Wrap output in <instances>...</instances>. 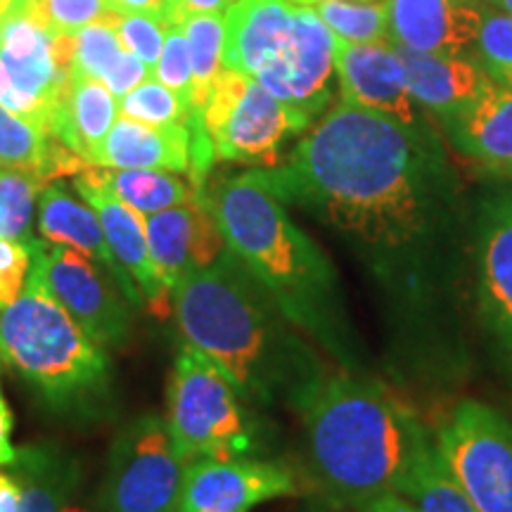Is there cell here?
Wrapping results in <instances>:
<instances>
[{
    "label": "cell",
    "mask_w": 512,
    "mask_h": 512,
    "mask_svg": "<svg viewBox=\"0 0 512 512\" xmlns=\"http://www.w3.org/2000/svg\"><path fill=\"white\" fill-rule=\"evenodd\" d=\"M202 112L216 159L235 164L275 166L287 140L313 124L252 76L230 69H221Z\"/></svg>",
    "instance_id": "obj_7"
},
{
    "label": "cell",
    "mask_w": 512,
    "mask_h": 512,
    "mask_svg": "<svg viewBox=\"0 0 512 512\" xmlns=\"http://www.w3.org/2000/svg\"><path fill=\"white\" fill-rule=\"evenodd\" d=\"M358 512H418V508H415L406 496L387 494V496H380L373 503H368L366 508H361Z\"/></svg>",
    "instance_id": "obj_44"
},
{
    "label": "cell",
    "mask_w": 512,
    "mask_h": 512,
    "mask_svg": "<svg viewBox=\"0 0 512 512\" xmlns=\"http://www.w3.org/2000/svg\"><path fill=\"white\" fill-rule=\"evenodd\" d=\"M233 0H178V19L190 15H202V12H226Z\"/></svg>",
    "instance_id": "obj_43"
},
{
    "label": "cell",
    "mask_w": 512,
    "mask_h": 512,
    "mask_svg": "<svg viewBox=\"0 0 512 512\" xmlns=\"http://www.w3.org/2000/svg\"><path fill=\"white\" fill-rule=\"evenodd\" d=\"M190 50L192 93L190 110H204L211 86L223 69V43H226V12L190 15L181 24ZM204 114V112H202Z\"/></svg>",
    "instance_id": "obj_28"
},
{
    "label": "cell",
    "mask_w": 512,
    "mask_h": 512,
    "mask_svg": "<svg viewBox=\"0 0 512 512\" xmlns=\"http://www.w3.org/2000/svg\"><path fill=\"white\" fill-rule=\"evenodd\" d=\"M46 181L31 171L0 169V240L31 242L36 197Z\"/></svg>",
    "instance_id": "obj_31"
},
{
    "label": "cell",
    "mask_w": 512,
    "mask_h": 512,
    "mask_svg": "<svg viewBox=\"0 0 512 512\" xmlns=\"http://www.w3.org/2000/svg\"><path fill=\"white\" fill-rule=\"evenodd\" d=\"M311 512H344V510H337V508H330V505H325V503H316V505H313V508H311Z\"/></svg>",
    "instance_id": "obj_49"
},
{
    "label": "cell",
    "mask_w": 512,
    "mask_h": 512,
    "mask_svg": "<svg viewBox=\"0 0 512 512\" xmlns=\"http://www.w3.org/2000/svg\"><path fill=\"white\" fill-rule=\"evenodd\" d=\"M31 242L0 240V311L10 306L27 285L31 268Z\"/></svg>",
    "instance_id": "obj_38"
},
{
    "label": "cell",
    "mask_w": 512,
    "mask_h": 512,
    "mask_svg": "<svg viewBox=\"0 0 512 512\" xmlns=\"http://www.w3.org/2000/svg\"><path fill=\"white\" fill-rule=\"evenodd\" d=\"M290 0H235L226 10L223 69L254 76L285 46L292 29Z\"/></svg>",
    "instance_id": "obj_20"
},
{
    "label": "cell",
    "mask_w": 512,
    "mask_h": 512,
    "mask_svg": "<svg viewBox=\"0 0 512 512\" xmlns=\"http://www.w3.org/2000/svg\"><path fill=\"white\" fill-rule=\"evenodd\" d=\"M290 465L264 458H202L185 470L181 512H252L275 498L302 494Z\"/></svg>",
    "instance_id": "obj_12"
},
{
    "label": "cell",
    "mask_w": 512,
    "mask_h": 512,
    "mask_svg": "<svg viewBox=\"0 0 512 512\" xmlns=\"http://www.w3.org/2000/svg\"><path fill=\"white\" fill-rule=\"evenodd\" d=\"M150 76H152V69L147 67V64L140 60V57L124 50V53L119 55V60L112 64V69L107 72V76L102 79V83L110 88L112 95H117V98H124L126 93H131L133 88L140 86V83H143L145 79H150Z\"/></svg>",
    "instance_id": "obj_39"
},
{
    "label": "cell",
    "mask_w": 512,
    "mask_h": 512,
    "mask_svg": "<svg viewBox=\"0 0 512 512\" xmlns=\"http://www.w3.org/2000/svg\"><path fill=\"white\" fill-rule=\"evenodd\" d=\"M226 247L285 311V316L349 373H370L368 354L349 318L339 275L275 195L264 169L204 190Z\"/></svg>",
    "instance_id": "obj_3"
},
{
    "label": "cell",
    "mask_w": 512,
    "mask_h": 512,
    "mask_svg": "<svg viewBox=\"0 0 512 512\" xmlns=\"http://www.w3.org/2000/svg\"><path fill=\"white\" fill-rule=\"evenodd\" d=\"M98 181L119 197L121 202L131 209L140 211L143 216L159 214V211L181 207L202 195L204 190H197L192 181H183L178 174L171 171H155V169H105L98 171Z\"/></svg>",
    "instance_id": "obj_27"
},
{
    "label": "cell",
    "mask_w": 512,
    "mask_h": 512,
    "mask_svg": "<svg viewBox=\"0 0 512 512\" xmlns=\"http://www.w3.org/2000/svg\"><path fill=\"white\" fill-rule=\"evenodd\" d=\"M29 273L102 349L126 342L133 306L98 259L74 247L34 240Z\"/></svg>",
    "instance_id": "obj_10"
},
{
    "label": "cell",
    "mask_w": 512,
    "mask_h": 512,
    "mask_svg": "<svg viewBox=\"0 0 512 512\" xmlns=\"http://www.w3.org/2000/svg\"><path fill=\"white\" fill-rule=\"evenodd\" d=\"M335 76L347 105L408 126L425 121L408 91L406 69L392 43H347L335 38Z\"/></svg>",
    "instance_id": "obj_14"
},
{
    "label": "cell",
    "mask_w": 512,
    "mask_h": 512,
    "mask_svg": "<svg viewBox=\"0 0 512 512\" xmlns=\"http://www.w3.org/2000/svg\"><path fill=\"white\" fill-rule=\"evenodd\" d=\"M152 76H155L159 83H164L166 88L176 91L190 105V93H192L190 50H188V41H185L183 29L178 27V24L176 27L166 29L162 55H159L155 74Z\"/></svg>",
    "instance_id": "obj_37"
},
{
    "label": "cell",
    "mask_w": 512,
    "mask_h": 512,
    "mask_svg": "<svg viewBox=\"0 0 512 512\" xmlns=\"http://www.w3.org/2000/svg\"><path fill=\"white\" fill-rule=\"evenodd\" d=\"M12 3H15V0H0V24H3V19L8 17Z\"/></svg>",
    "instance_id": "obj_47"
},
{
    "label": "cell",
    "mask_w": 512,
    "mask_h": 512,
    "mask_svg": "<svg viewBox=\"0 0 512 512\" xmlns=\"http://www.w3.org/2000/svg\"><path fill=\"white\" fill-rule=\"evenodd\" d=\"M114 5H117L121 15H128V12H145V15H155L164 22L166 0H114Z\"/></svg>",
    "instance_id": "obj_45"
},
{
    "label": "cell",
    "mask_w": 512,
    "mask_h": 512,
    "mask_svg": "<svg viewBox=\"0 0 512 512\" xmlns=\"http://www.w3.org/2000/svg\"><path fill=\"white\" fill-rule=\"evenodd\" d=\"M475 48L477 64L491 83L512 91V15L484 12Z\"/></svg>",
    "instance_id": "obj_34"
},
{
    "label": "cell",
    "mask_w": 512,
    "mask_h": 512,
    "mask_svg": "<svg viewBox=\"0 0 512 512\" xmlns=\"http://www.w3.org/2000/svg\"><path fill=\"white\" fill-rule=\"evenodd\" d=\"M0 169L31 171L43 181L91 169L53 133L0 105Z\"/></svg>",
    "instance_id": "obj_25"
},
{
    "label": "cell",
    "mask_w": 512,
    "mask_h": 512,
    "mask_svg": "<svg viewBox=\"0 0 512 512\" xmlns=\"http://www.w3.org/2000/svg\"><path fill=\"white\" fill-rule=\"evenodd\" d=\"M302 477L320 503L358 512L401 494L425 425L370 373H328L297 411Z\"/></svg>",
    "instance_id": "obj_4"
},
{
    "label": "cell",
    "mask_w": 512,
    "mask_h": 512,
    "mask_svg": "<svg viewBox=\"0 0 512 512\" xmlns=\"http://www.w3.org/2000/svg\"><path fill=\"white\" fill-rule=\"evenodd\" d=\"M185 470L166 420L140 415L114 439L98 491L112 512H181Z\"/></svg>",
    "instance_id": "obj_9"
},
{
    "label": "cell",
    "mask_w": 512,
    "mask_h": 512,
    "mask_svg": "<svg viewBox=\"0 0 512 512\" xmlns=\"http://www.w3.org/2000/svg\"><path fill=\"white\" fill-rule=\"evenodd\" d=\"M401 496H406L418 512H477L441 463L434 437L420 446Z\"/></svg>",
    "instance_id": "obj_29"
},
{
    "label": "cell",
    "mask_w": 512,
    "mask_h": 512,
    "mask_svg": "<svg viewBox=\"0 0 512 512\" xmlns=\"http://www.w3.org/2000/svg\"><path fill=\"white\" fill-rule=\"evenodd\" d=\"M93 166L98 169H155L190 176L188 124L150 126L119 114L95 152Z\"/></svg>",
    "instance_id": "obj_23"
},
{
    "label": "cell",
    "mask_w": 512,
    "mask_h": 512,
    "mask_svg": "<svg viewBox=\"0 0 512 512\" xmlns=\"http://www.w3.org/2000/svg\"><path fill=\"white\" fill-rule=\"evenodd\" d=\"M510 192H512V190H510Z\"/></svg>",
    "instance_id": "obj_53"
},
{
    "label": "cell",
    "mask_w": 512,
    "mask_h": 512,
    "mask_svg": "<svg viewBox=\"0 0 512 512\" xmlns=\"http://www.w3.org/2000/svg\"><path fill=\"white\" fill-rule=\"evenodd\" d=\"M0 361L34 389L50 411L95 418L112 403L107 349L83 332L36 275L0 311Z\"/></svg>",
    "instance_id": "obj_5"
},
{
    "label": "cell",
    "mask_w": 512,
    "mask_h": 512,
    "mask_svg": "<svg viewBox=\"0 0 512 512\" xmlns=\"http://www.w3.org/2000/svg\"><path fill=\"white\" fill-rule=\"evenodd\" d=\"M62 512H112L102 501L100 491H88L86 482L79 484V489L69 496V501L64 503Z\"/></svg>",
    "instance_id": "obj_42"
},
{
    "label": "cell",
    "mask_w": 512,
    "mask_h": 512,
    "mask_svg": "<svg viewBox=\"0 0 512 512\" xmlns=\"http://www.w3.org/2000/svg\"><path fill=\"white\" fill-rule=\"evenodd\" d=\"M190 105L181 95L164 83H159L155 76L145 79L140 86L119 98V114L121 117L136 119L140 124L150 126H174L185 124L188 119Z\"/></svg>",
    "instance_id": "obj_33"
},
{
    "label": "cell",
    "mask_w": 512,
    "mask_h": 512,
    "mask_svg": "<svg viewBox=\"0 0 512 512\" xmlns=\"http://www.w3.org/2000/svg\"><path fill=\"white\" fill-rule=\"evenodd\" d=\"M38 230H41L43 240L74 247L98 259L117 278L121 292L126 294L133 309L145 304L138 285L121 271L117 259L110 252L98 214L88 204H81L74 195H69V190L62 183H48L38 195Z\"/></svg>",
    "instance_id": "obj_21"
},
{
    "label": "cell",
    "mask_w": 512,
    "mask_h": 512,
    "mask_svg": "<svg viewBox=\"0 0 512 512\" xmlns=\"http://www.w3.org/2000/svg\"><path fill=\"white\" fill-rule=\"evenodd\" d=\"M0 512H24V486L12 470H0Z\"/></svg>",
    "instance_id": "obj_41"
},
{
    "label": "cell",
    "mask_w": 512,
    "mask_h": 512,
    "mask_svg": "<svg viewBox=\"0 0 512 512\" xmlns=\"http://www.w3.org/2000/svg\"><path fill=\"white\" fill-rule=\"evenodd\" d=\"M185 344L202 351L256 408L297 413L330 373L323 356L226 247L171 292Z\"/></svg>",
    "instance_id": "obj_2"
},
{
    "label": "cell",
    "mask_w": 512,
    "mask_h": 512,
    "mask_svg": "<svg viewBox=\"0 0 512 512\" xmlns=\"http://www.w3.org/2000/svg\"><path fill=\"white\" fill-rule=\"evenodd\" d=\"M10 470L24 486V512H62L86 479L79 460L55 446L17 448Z\"/></svg>",
    "instance_id": "obj_26"
},
{
    "label": "cell",
    "mask_w": 512,
    "mask_h": 512,
    "mask_svg": "<svg viewBox=\"0 0 512 512\" xmlns=\"http://www.w3.org/2000/svg\"><path fill=\"white\" fill-rule=\"evenodd\" d=\"M292 5H297V8H316L320 0H290Z\"/></svg>",
    "instance_id": "obj_48"
},
{
    "label": "cell",
    "mask_w": 512,
    "mask_h": 512,
    "mask_svg": "<svg viewBox=\"0 0 512 512\" xmlns=\"http://www.w3.org/2000/svg\"><path fill=\"white\" fill-rule=\"evenodd\" d=\"M74 188L81 195V200L91 207L105 230L107 245L117 259L128 278L138 285L143 294L145 304L150 306L152 313L166 316L169 313L171 287L164 283L159 275L155 261H152L150 242L145 233V216L140 211L131 209L119 197H114L95 176V166L81 171L74 178Z\"/></svg>",
    "instance_id": "obj_15"
},
{
    "label": "cell",
    "mask_w": 512,
    "mask_h": 512,
    "mask_svg": "<svg viewBox=\"0 0 512 512\" xmlns=\"http://www.w3.org/2000/svg\"><path fill=\"white\" fill-rule=\"evenodd\" d=\"M494 3H496V0H494Z\"/></svg>",
    "instance_id": "obj_52"
},
{
    "label": "cell",
    "mask_w": 512,
    "mask_h": 512,
    "mask_svg": "<svg viewBox=\"0 0 512 512\" xmlns=\"http://www.w3.org/2000/svg\"><path fill=\"white\" fill-rule=\"evenodd\" d=\"M0 69L19 93L43 102L55 117L69 74L57 67L53 34L19 3L0 24Z\"/></svg>",
    "instance_id": "obj_18"
},
{
    "label": "cell",
    "mask_w": 512,
    "mask_h": 512,
    "mask_svg": "<svg viewBox=\"0 0 512 512\" xmlns=\"http://www.w3.org/2000/svg\"><path fill=\"white\" fill-rule=\"evenodd\" d=\"M264 176L363 266L380 297L394 375L430 387L458 380L470 363L472 226L427 121L408 126L339 100Z\"/></svg>",
    "instance_id": "obj_1"
},
{
    "label": "cell",
    "mask_w": 512,
    "mask_h": 512,
    "mask_svg": "<svg viewBox=\"0 0 512 512\" xmlns=\"http://www.w3.org/2000/svg\"><path fill=\"white\" fill-rule=\"evenodd\" d=\"M337 41L389 43L387 5L375 0H320L313 8Z\"/></svg>",
    "instance_id": "obj_30"
},
{
    "label": "cell",
    "mask_w": 512,
    "mask_h": 512,
    "mask_svg": "<svg viewBox=\"0 0 512 512\" xmlns=\"http://www.w3.org/2000/svg\"><path fill=\"white\" fill-rule=\"evenodd\" d=\"M441 126L465 159L486 174L512 181V91L491 83L477 100Z\"/></svg>",
    "instance_id": "obj_19"
},
{
    "label": "cell",
    "mask_w": 512,
    "mask_h": 512,
    "mask_svg": "<svg viewBox=\"0 0 512 512\" xmlns=\"http://www.w3.org/2000/svg\"><path fill=\"white\" fill-rule=\"evenodd\" d=\"M145 233L152 261L171 292L183 275L207 266L226 249L221 230L204 202V192L181 207L145 216Z\"/></svg>",
    "instance_id": "obj_17"
},
{
    "label": "cell",
    "mask_w": 512,
    "mask_h": 512,
    "mask_svg": "<svg viewBox=\"0 0 512 512\" xmlns=\"http://www.w3.org/2000/svg\"><path fill=\"white\" fill-rule=\"evenodd\" d=\"M472 304L512 387V192L484 200L472 221Z\"/></svg>",
    "instance_id": "obj_11"
},
{
    "label": "cell",
    "mask_w": 512,
    "mask_h": 512,
    "mask_svg": "<svg viewBox=\"0 0 512 512\" xmlns=\"http://www.w3.org/2000/svg\"><path fill=\"white\" fill-rule=\"evenodd\" d=\"M498 8H503V12H508V15H512V0H496Z\"/></svg>",
    "instance_id": "obj_50"
},
{
    "label": "cell",
    "mask_w": 512,
    "mask_h": 512,
    "mask_svg": "<svg viewBox=\"0 0 512 512\" xmlns=\"http://www.w3.org/2000/svg\"><path fill=\"white\" fill-rule=\"evenodd\" d=\"M24 10L50 34H76L91 24L117 29L121 12L114 0H19Z\"/></svg>",
    "instance_id": "obj_32"
},
{
    "label": "cell",
    "mask_w": 512,
    "mask_h": 512,
    "mask_svg": "<svg viewBox=\"0 0 512 512\" xmlns=\"http://www.w3.org/2000/svg\"><path fill=\"white\" fill-rule=\"evenodd\" d=\"M166 29L169 27H166L162 19L155 15H145V12H128V15H121L117 22V36L121 46L128 53L140 57L152 69V74H155L157 60L162 55Z\"/></svg>",
    "instance_id": "obj_36"
},
{
    "label": "cell",
    "mask_w": 512,
    "mask_h": 512,
    "mask_svg": "<svg viewBox=\"0 0 512 512\" xmlns=\"http://www.w3.org/2000/svg\"><path fill=\"white\" fill-rule=\"evenodd\" d=\"M389 43L415 53L463 57L475 46L484 10L477 0H384Z\"/></svg>",
    "instance_id": "obj_16"
},
{
    "label": "cell",
    "mask_w": 512,
    "mask_h": 512,
    "mask_svg": "<svg viewBox=\"0 0 512 512\" xmlns=\"http://www.w3.org/2000/svg\"><path fill=\"white\" fill-rule=\"evenodd\" d=\"M164 22L166 27H181V19H178V0H166V10H164Z\"/></svg>",
    "instance_id": "obj_46"
},
{
    "label": "cell",
    "mask_w": 512,
    "mask_h": 512,
    "mask_svg": "<svg viewBox=\"0 0 512 512\" xmlns=\"http://www.w3.org/2000/svg\"><path fill=\"white\" fill-rule=\"evenodd\" d=\"M12 427H15V418L0 389V467H10L17 458V448L12 446Z\"/></svg>",
    "instance_id": "obj_40"
},
{
    "label": "cell",
    "mask_w": 512,
    "mask_h": 512,
    "mask_svg": "<svg viewBox=\"0 0 512 512\" xmlns=\"http://www.w3.org/2000/svg\"><path fill=\"white\" fill-rule=\"evenodd\" d=\"M166 425L188 463L202 458H254L266 448V430L256 406L209 356L190 344H183L176 358Z\"/></svg>",
    "instance_id": "obj_6"
},
{
    "label": "cell",
    "mask_w": 512,
    "mask_h": 512,
    "mask_svg": "<svg viewBox=\"0 0 512 512\" xmlns=\"http://www.w3.org/2000/svg\"><path fill=\"white\" fill-rule=\"evenodd\" d=\"M434 446L477 512H512V422L477 399L458 401L441 420Z\"/></svg>",
    "instance_id": "obj_8"
},
{
    "label": "cell",
    "mask_w": 512,
    "mask_h": 512,
    "mask_svg": "<svg viewBox=\"0 0 512 512\" xmlns=\"http://www.w3.org/2000/svg\"><path fill=\"white\" fill-rule=\"evenodd\" d=\"M121 53H124V46L112 24L83 27L74 34V60L69 74L102 81Z\"/></svg>",
    "instance_id": "obj_35"
},
{
    "label": "cell",
    "mask_w": 512,
    "mask_h": 512,
    "mask_svg": "<svg viewBox=\"0 0 512 512\" xmlns=\"http://www.w3.org/2000/svg\"><path fill=\"white\" fill-rule=\"evenodd\" d=\"M396 53L406 69L408 91L415 105L434 114L441 124L463 112L491 86V79L482 72V67L475 60H467L465 55H427L408 48H396Z\"/></svg>",
    "instance_id": "obj_22"
},
{
    "label": "cell",
    "mask_w": 512,
    "mask_h": 512,
    "mask_svg": "<svg viewBox=\"0 0 512 512\" xmlns=\"http://www.w3.org/2000/svg\"><path fill=\"white\" fill-rule=\"evenodd\" d=\"M332 74L335 36L316 10L294 5L292 29L283 50L254 79L313 121L330 105Z\"/></svg>",
    "instance_id": "obj_13"
},
{
    "label": "cell",
    "mask_w": 512,
    "mask_h": 512,
    "mask_svg": "<svg viewBox=\"0 0 512 512\" xmlns=\"http://www.w3.org/2000/svg\"><path fill=\"white\" fill-rule=\"evenodd\" d=\"M117 100V95H112L102 81L69 74L67 88L57 102L50 133L69 152L93 166L95 152L110 133L114 121L119 119Z\"/></svg>",
    "instance_id": "obj_24"
},
{
    "label": "cell",
    "mask_w": 512,
    "mask_h": 512,
    "mask_svg": "<svg viewBox=\"0 0 512 512\" xmlns=\"http://www.w3.org/2000/svg\"><path fill=\"white\" fill-rule=\"evenodd\" d=\"M15 3H19V0H15Z\"/></svg>",
    "instance_id": "obj_51"
}]
</instances>
